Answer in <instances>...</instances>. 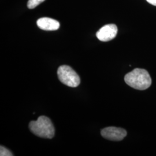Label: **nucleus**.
I'll use <instances>...</instances> for the list:
<instances>
[{
  "mask_svg": "<svg viewBox=\"0 0 156 156\" xmlns=\"http://www.w3.org/2000/svg\"><path fill=\"white\" fill-rule=\"evenodd\" d=\"M58 78L60 82L71 87H76L80 83L78 73L68 66H61L57 70Z\"/></svg>",
  "mask_w": 156,
  "mask_h": 156,
  "instance_id": "nucleus-3",
  "label": "nucleus"
},
{
  "mask_svg": "<svg viewBox=\"0 0 156 156\" xmlns=\"http://www.w3.org/2000/svg\"><path fill=\"white\" fill-rule=\"evenodd\" d=\"M37 24L40 29L45 31H55L60 27L58 21L49 17L40 18L37 20Z\"/></svg>",
  "mask_w": 156,
  "mask_h": 156,
  "instance_id": "nucleus-6",
  "label": "nucleus"
},
{
  "mask_svg": "<svg viewBox=\"0 0 156 156\" xmlns=\"http://www.w3.org/2000/svg\"><path fill=\"white\" fill-rule=\"evenodd\" d=\"M149 4L153 5L156 6V0H146Z\"/></svg>",
  "mask_w": 156,
  "mask_h": 156,
  "instance_id": "nucleus-9",
  "label": "nucleus"
},
{
  "mask_svg": "<svg viewBox=\"0 0 156 156\" xmlns=\"http://www.w3.org/2000/svg\"><path fill=\"white\" fill-rule=\"evenodd\" d=\"M29 128L34 134L41 138L51 139L55 136L54 126L50 119L45 116H41L37 120L31 122Z\"/></svg>",
  "mask_w": 156,
  "mask_h": 156,
  "instance_id": "nucleus-2",
  "label": "nucleus"
},
{
  "mask_svg": "<svg viewBox=\"0 0 156 156\" xmlns=\"http://www.w3.org/2000/svg\"><path fill=\"white\" fill-rule=\"evenodd\" d=\"M125 82L135 89L144 90L151 84V79L149 73L144 69L135 68L124 77Z\"/></svg>",
  "mask_w": 156,
  "mask_h": 156,
  "instance_id": "nucleus-1",
  "label": "nucleus"
},
{
  "mask_svg": "<svg viewBox=\"0 0 156 156\" xmlns=\"http://www.w3.org/2000/svg\"><path fill=\"white\" fill-rule=\"evenodd\" d=\"M45 1V0H28L27 2V7L28 9H32L35 8L36 6Z\"/></svg>",
  "mask_w": 156,
  "mask_h": 156,
  "instance_id": "nucleus-7",
  "label": "nucleus"
},
{
  "mask_svg": "<svg viewBox=\"0 0 156 156\" xmlns=\"http://www.w3.org/2000/svg\"><path fill=\"white\" fill-rule=\"evenodd\" d=\"M0 156H13L10 151L6 149L4 146H0Z\"/></svg>",
  "mask_w": 156,
  "mask_h": 156,
  "instance_id": "nucleus-8",
  "label": "nucleus"
},
{
  "mask_svg": "<svg viewBox=\"0 0 156 156\" xmlns=\"http://www.w3.org/2000/svg\"><path fill=\"white\" fill-rule=\"evenodd\" d=\"M101 135L107 140L120 141L123 140L127 135V131L122 128L109 127L104 128L101 131Z\"/></svg>",
  "mask_w": 156,
  "mask_h": 156,
  "instance_id": "nucleus-4",
  "label": "nucleus"
},
{
  "mask_svg": "<svg viewBox=\"0 0 156 156\" xmlns=\"http://www.w3.org/2000/svg\"><path fill=\"white\" fill-rule=\"evenodd\" d=\"M117 26L114 24H106L96 33L97 38L102 42H108L114 39L117 34Z\"/></svg>",
  "mask_w": 156,
  "mask_h": 156,
  "instance_id": "nucleus-5",
  "label": "nucleus"
}]
</instances>
